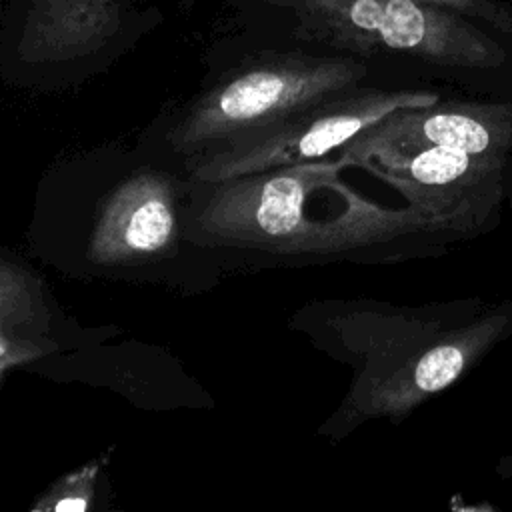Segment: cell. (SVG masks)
Here are the masks:
<instances>
[{
	"mask_svg": "<svg viewBox=\"0 0 512 512\" xmlns=\"http://www.w3.org/2000/svg\"><path fill=\"white\" fill-rule=\"evenodd\" d=\"M350 162L316 160L246 174L200 188L184 216L190 240L208 248L280 258L334 260L354 256H430L456 238L414 206L386 208L358 196L312 216V204Z\"/></svg>",
	"mask_w": 512,
	"mask_h": 512,
	"instance_id": "cell-1",
	"label": "cell"
},
{
	"mask_svg": "<svg viewBox=\"0 0 512 512\" xmlns=\"http://www.w3.org/2000/svg\"><path fill=\"white\" fill-rule=\"evenodd\" d=\"M178 182L160 170L138 168L100 202L88 256L100 266H136L176 246Z\"/></svg>",
	"mask_w": 512,
	"mask_h": 512,
	"instance_id": "cell-9",
	"label": "cell"
},
{
	"mask_svg": "<svg viewBox=\"0 0 512 512\" xmlns=\"http://www.w3.org/2000/svg\"><path fill=\"white\" fill-rule=\"evenodd\" d=\"M450 146L474 154H512V100H438L400 108L358 132L342 156L366 164L386 154Z\"/></svg>",
	"mask_w": 512,
	"mask_h": 512,
	"instance_id": "cell-8",
	"label": "cell"
},
{
	"mask_svg": "<svg viewBox=\"0 0 512 512\" xmlns=\"http://www.w3.org/2000/svg\"><path fill=\"white\" fill-rule=\"evenodd\" d=\"M0 336H2V372L10 370L12 366L26 364V362L42 356L48 348H54L52 344H40L34 338L26 340V338L12 336L6 330H2Z\"/></svg>",
	"mask_w": 512,
	"mask_h": 512,
	"instance_id": "cell-12",
	"label": "cell"
},
{
	"mask_svg": "<svg viewBox=\"0 0 512 512\" xmlns=\"http://www.w3.org/2000/svg\"><path fill=\"white\" fill-rule=\"evenodd\" d=\"M292 48L404 58L492 100H512V46L466 16L422 0H230Z\"/></svg>",
	"mask_w": 512,
	"mask_h": 512,
	"instance_id": "cell-2",
	"label": "cell"
},
{
	"mask_svg": "<svg viewBox=\"0 0 512 512\" xmlns=\"http://www.w3.org/2000/svg\"><path fill=\"white\" fill-rule=\"evenodd\" d=\"M158 20L148 0H8L0 54L18 74L80 72L126 50Z\"/></svg>",
	"mask_w": 512,
	"mask_h": 512,
	"instance_id": "cell-5",
	"label": "cell"
},
{
	"mask_svg": "<svg viewBox=\"0 0 512 512\" xmlns=\"http://www.w3.org/2000/svg\"><path fill=\"white\" fill-rule=\"evenodd\" d=\"M0 320L2 328L10 326H32L36 316L38 290L32 284L30 274L10 260H2L0 272Z\"/></svg>",
	"mask_w": 512,
	"mask_h": 512,
	"instance_id": "cell-11",
	"label": "cell"
},
{
	"mask_svg": "<svg viewBox=\"0 0 512 512\" xmlns=\"http://www.w3.org/2000/svg\"><path fill=\"white\" fill-rule=\"evenodd\" d=\"M456 240L492 232L512 202V154L430 146L362 164Z\"/></svg>",
	"mask_w": 512,
	"mask_h": 512,
	"instance_id": "cell-7",
	"label": "cell"
},
{
	"mask_svg": "<svg viewBox=\"0 0 512 512\" xmlns=\"http://www.w3.org/2000/svg\"><path fill=\"white\" fill-rule=\"evenodd\" d=\"M510 334L512 300H502L458 324L402 338L356 380L346 414L402 420L456 384Z\"/></svg>",
	"mask_w": 512,
	"mask_h": 512,
	"instance_id": "cell-6",
	"label": "cell"
},
{
	"mask_svg": "<svg viewBox=\"0 0 512 512\" xmlns=\"http://www.w3.org/2000/svg\"><path fill=\"white\" fill-rule=\"evenodd\" d=\"M368 60L302 48H262L224 70L184 104L166 136L184 156L214 152L298 108L360 86Z\"/></svg>",
	"mask_w": 512,
	"mask_h": 512,
	"instance_id": "cell-3",
	"label": "cell"
},
{
	"mask_svg": "<svg viewBox=\"0 0 512 512\" xmlns=\"http://www.w3.org/2000/svg\"><path fill=\"white\" fill-rule=\"evenodd\" d=\"M496 474L502 476V478H506V480L512 478V452L506 454V456H502V458L498 460V464H496Z\"/></svg>",
	"mask_w": 512,
	"mask_h": 512,
	"instance_id": "cell-13",
	"label": "cell"
},
{
	"mask_svg": "<svg viewBox=\"0 0 512 512\" xmlns=\"http://www.w3.org/2000/svg\"><path fill=\"white\" fill-rule=\"evenodd\" d=\"M104 466V458H96L54 482L34 504L36 512H84L94 504L96 478Z\"/></svg>",
	"mask_w": 512,
	"mask_h": 512,
	"instance_id": "cell-10",
	"label": "cell"
},
{
	"mask_svg": "<svg viewBox=\"0 0 512 512\" xmlns=\"http://www.w3.org/2000/svg\"><path fill=\"white\" fill-rule=\"evenodd\" d=\"M440 100L434 90L352 86L248 132L230 144L190 158L192 182H220L282 166L324 160L386 114Z\"/></svg>",
	"mask_w": 512,
	"mask_h": 512,
	"instance_id": "cell-4",
	"label": "cell"
}]
</instances>
